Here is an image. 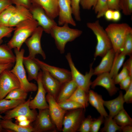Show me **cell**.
Returning <instances> with one entry per match:
<instances>
[{"label": "cell", "instance_id": "1", "mask_svg": "<svg viewBox=\"0 0 132 132\" xmlns=\"http://www.w3.org/2000/svg\"><path fill=\"white\" fill-rule=\"evenodd\" d=\"M38 26L33 18L20 23L15 26L13 35L7 45L11 49L16 48L20 51L23 43Z\"/></svg>", "mask_w": 132, "mask_h": 132}, {"label": "cell", "instance_id": "2", "mask_svg": "<svg viewBox=\"0 0 132 132\" xmlns=\"http://www.w3.org/2000/svg\"><path fill=\"white\" fill-rule=\"evenodd\" d=\"M82 33L81 30L70 28L68 24H65L61 26L57 25L55 26L52 29L50 34L55 40L57 48L61 54H63L65 52L67 43L74 41Z\"/></svg>", "mask_w": 132, "mask_h": 132}, {"label": "cell", "instance_id": "3", "mask_svg": "<svg viewBox=\"0 0 132 132\" xmlns=\"http://www.w3.org/2000/svg\"><path fill=\"white\" fill-rule=\"evenodd\" d=\"M105 30L115 53L121 52L127 35L132 33V27L126 23H112L108 25Z\"/></svg>", "mask_w": 132, "mask_h": 132}, {"label": "cell", "instance_id": "4", "mask_svg": "<svg viewBox=\"0 0 132 132\" xmlns=\"http://www.w3.org/2000/svg\"><path fill=\"white\" fill-rule=\"evenodd\" d=\"M87 27L93 32L96 37L97 43L94 57H102L109 50L112 48V44L105 29L100 25L99 20L88 22Z\"/></svg>", "mask_w": 132, "mask_h": 132}, {"label": "cell", "instance_id": "5", "mask_svg": "<svg viewBox=\"0 0 132 132\" xmlns=\"http://www.w3.org/2000/svg\"><path fill=\"white\" fill-rule=\"evenodd\" d=\"M16 57L14 66L10 70L17 77L19 81L21 87L27 92H35L37 90V86L35 83L30 82L28 80L23 63V60L25 50L23 49L20 51L14 49Z\"/></svg>", "mask_w": 132, "mask_h": 132}, {"label": "cell", "instance_id": "6", "mask_svg": "<svg viewBox=\"0 0 132 132\" xmlns=\"http://www.w3.org/2000/svg\"><path fill=\"white\" fill-rule=\"evenodd\" d=\"M66 57L71 70L72 79L77 87L88 93L92 82L91 79L94 75V69L92 67L93 63L90 65L89 71L87 72L85 75H83L75 67L70 53L67 54Z\"/></svg>", "mask_w": 132, "mask_h": 132}, {"label": "cell", "instance_id": "7", "mask_svg": "<svg viewBox=\"0 0 132 132\" xmlns=\"http://www.w3.org/2000/svg\"><path fill=\"white\" fill-rule=\"evenodd\" d=\"M85 109L80 108L67 112L64 117L62 131L63 132H77L85 118Z\"/></svg>", "mask_w": 132, "mask_h": 132}, {"label": "cell", "instance_id": "8", "mask_svg": "<svg viewBox=\"0 0 132 132\" xmlns=\"http://www.w3.org/2000/svg\"><path fill=\"white\" fill-rule=\"evenodd\" d=\"M29 9L33 18L37 22L39 26L41 27L46 33L50 34L53 28L57 25L54 19L49 17L40 6L32 3Z\"/></svg>", "mask_w": 132, "mask_h": 132}, {"label": "cell", "instance_id": "9", "mask_svg": "<svg viewBox=\"0 0 132 132\" xmlns=\"http://www.w3.org/2000/svg\"><path fill=\"white\" fill-rule=\"evenodd\" d=\"M21 87L19 80L10 71L6 69L0 74V100L4 98L12 90Z\"/></svg>", "mask_w": 132, "mask_h": 132}, {"label": "cell", "instance_id": "10", "mask_svg": "<svg viewBox=\"0 0 132 132\" xmlns=\"http://www.w3.org/2000/svg\"><path fill=\"white\" fill-rule=\"evenodd\" d=\"M43 31V28L39 26L31 37L27 38L25 42L29 50L28 56L31 58H34L36 55L40 54L44 59L46 58L45 54L41 45V39Z\"/></svg>", "mask_w": 132, "mask_h": 132}, {"label": "cell", "instance_id": "11", "mask_svg": "<svg viewBox=\"0 0 132 132\" xmlns=\"http://www.w3.org/2000/svg\"><path fill=\"white\" fill-rule=\"evenodd\" d=\"M39 110V113L33 122V132H56L57 129L51 118L48 108Z\"/></svg>", "mask_w": 132, "mask_h": 132}, {"label": "cell", "instance_id": "12", "mask_svg": "<svg viewBox=\"0 0 132 132\" xmlns=\"http://www.w3.org/2000/svg\"><path fill=\"white\" fill-rule=\"evenodd\" d=\"M31 99V97L30 96L26 101L5 113L2 119H12L17 116L23 115L27 117L31 123L33 122L38 113L36 110L32 109L30 108L29 102Z\"/></svg>", "mask_w": 132, "mask_h": 132}, {"label": "cell", "instance_id": "13", "mask_svg": "<svg viewBox=\"0 0 132 132\" xmlns=\"http://www.w3.org/2000/svg\"><path fill=\"white\" fill-rule=\"evenodd\" d=\"M46 99L48 105V109L51 118L57 130L61 131L63 119L67 111L62 108L57 102L55 99L50 95L47 94Z\"/></svg>", "mask_w": 132, "mask_h": 132}, {"label": "cell", "instance_id": "14", "mask_svg": "<svg viewBox=\"0 0 132 132\" xmlns=\"http://www.w3.org/2000/svg\"><path fill=\"white\" fill-rule=\"evenodd\" d=\"M42 71H40L36 80L37 84V92L35 96L29 102L31 109L39 110L48 108L49 106L46 99L47 93L44 88L42 80Z\"/></svg>", "mask_w": 132, "mask_h": 132}, {"label": "cell", "instance_id": "15", "mask_svg": "<svg viewBox=\"0 0 132 132\" xmlns=\"http://www.w3.org/2000/svg\"><path fill=\"white\" fill-rule=\"evenodd\" d=\"M34 59L39 65L41 69H44L47 70L62 84L72 79L70 71L50 65L35 57Z\"/></svg>", "mask_w": 132, "mask_h": 132}, {"label": "cell", "instance_id": "16", "mask_svg": "<svg viewBox=\"0 0 132 132\" xmlns=\"http://www.w3.org/2000/svg\"><path fill=\"white\" fill-rule=\"evenodd\" d=\"M58 24L60 26L69 24L76 26V24L72 16L70 0H58Z\"/></svg>", "mask_w": 132, "mask_h": 132}, {"label": "cell", "instance_id": "17", "mask_svg": "<svg viewBox=\"0 0 132 132\" xmlns=\"http://www.w3.org/2000/svg\"><path fill=\"white\" fill-rule=\"evenodd\" d=\"M97 86L105 88L111 96L115 95L119 90L115 86L114 79L110 77L109 72L104 73L97 75V78L91 82L90 86L94 89Z\"/></svg>", "mask_w": 132, "mask_h": 132}, {"label": "cell", "instance_id": "18", "mask_svg": "<svg viewBox=\"0 0 132 132\" xmlns=\"http://www.w3.org/2000/svg\"><path fill=\"white\" fill-rule=\"evenodd\" d=\"M41 69L43 86L47 94L55 99L63 84L54 78L46 70L44 69Z\"/></svg>", "mask_w": 132, "mask_h": 132}, {"label": "cell", "instance_id": "19", "mask_svg": "<svg viewBox=\"0 0 132 132\" xmlns=\"http://www.w3.org/2000/svg\"><path fill=\"white\" fill-rule=\"evenodd\" d=\"M33 18L29 9L20 5H16L14 12L10 20L8 26H15L20 23Z\"/></svg>", "mask_w": 132, "mask_h": 132}, {"label": "cell", "instance_id": "20", "mask_svg": "<svg viewBox=\"0 0 132 132\" xmlns=\"http://www.w3.org/2000/svg\"><path fill=\"white\" fill-rule=\"evenodd\" d=\"M58 0H31L32 4L42 8L50 17L54 19L58 16Z\"/></svg>", "mask_w": 132, "mask_h": 132}, {"label": "cell", "instance_id": "21", "mask_svg": "<svg viewBox=\"0 0 132 132\" xmlns=\"http://www.w3.org/2000/svg\"><path fill=\"white\" fill-rule=\"evenodd\" d=\"M115 53L112 48L109 50L102 57L99 64L94 69V75H98L109 72L111 69Z\"/></svg>", "mask_w": 132, "mask_h": 132}, {"label": "cell", "instance_id": "22", "mask_svg": "<svg viewBox=\"0 0 132 132\" xmlns=\"http://www.w3.org/2000/svg\"><path fill=\"white\" fill-rule=\"evenodd\" d=\"M123 94L120 91L118 97L110 100L104 101V106L106 107L109 111V116L113 118L121 110L124 109L125 103Z\"/></svg>", "mask_w": 132, "mask_h": 132}, {"label": "cell", "instance_id": "23", "mask_svg": "<svg viewBox=\"0 0 132 132\" xmlns=\"http://www.w3.org/2000/svg\"><path fill=\"white\" fill-rule=\"evenodd\" d=\"M77 87L72 79L63 84L55 99L57 102L58 103L69 99Z\"/></svg>", "mask_w": 132, "mask_h": 132}, {"label": "cell", "instance_id": "24", "mask_svg": "<svg viewBox=\"0 0 132 132\" xmlns=\"http://www.w3.org/2000/svg\"><path fill=\"white\" fill-rule=\"evenodd\" d=\"M88 102L95 108L100 115L104 118L109 116L104 107V101L102 96L94 91L88 92Z\"/></svg>", "mask_w": 132, "mask_h": 132}, {"label": "cell", "instance_id": "25", "mask_svg": "<svg viewBox=\"0 0 132 132\" xmlns=\"http://www.w3.org/2000/svg\"><path fill=\"white\" fill-rule=\"evenodd\" d=\"M34 58H31L29 56H24L23 58V63L27 72V78L29 81L33 80L36 81L39 72L41 69Z\"/></svg>", "mask_w": 132, "mask_h": 132}, {"label": "cell", "instance_id": "26", "mask_svg": "<svg viewBox=\"0 0 132 132\" xmlns=\"http://www.w3.org/2000/svg\"><path fill=\"white\" fill-rule=\"evenodd\" d=\"M0 125L2 131L15 132H33V128L31 125L27 127L21 126L12 121V119H1Z\"/></svg>", "mask_w": 132, "mask_h": 132}, {"label": "cell", "instance_id": "27", "mask_svg": "<svg viewBox=\"0 0 132 132\" xmlns=\"http://www.w3.org/2000/svg\"><path fill=\"white\" fill-rule=\"evenodd\" d=\"M16 57L7 44L0 45V64H14Z\"/></svg>", "mask_w": 132, "mask_h": 132}, {"label": "cell", "instance_id": "28", "mask_svg": "<svg viewBox=\"0 0 132 132\" xmlns=\"http://www.w3.org/2000/svg\"><path fill=\"white\" fill-rule=\"evenodd\" d=\"M126 55L122 52L115 53L113 64L109 74L113 79L118 74L119 71L123 65Z\"/></svg>", "mask_w": 132, "mask_h": 132}, {"label": "cell", "instance_id": "29", "mask_svg": "<svg viewBox=\"0 0 132 132\" xmlns=\"http://www.w3.org/2000/svg\"><path fill=\"white\" fill-rule=\"evenodd\" d=\"M26 101L25 100L7 99L0 100V114L4 113Z\"/></svg>", "mask_w": 132, "mask_h": 132}, {"label": "cell", "instance_id": "30", "mask_svg": "<svg viewBox=\"0 0 132 132\" xmlns=\"http://www.w3.org/2000/svg\"><path fill=\"white\" fill-rule=\"evenodd\" d=\"M113 119L116 124L121 127L132 125V119L124 109Z\"/></svg>", "mask_w": 132, "mask_h": 132}, {"label": "cell", "instance_id": "31", "mask_svg": "<svg viewBox=\"0 0 132 132\" xmlns=\"http://www.w3.org/2000/svg\"><path fill=\"white\" fill-rule=\"evenodd\" d=\"M104 126L100 130L101 132H121V127L118 125L113 118L108 117L104 118Z\"/></svg>", "mask_w": 132, "mask_h": 132}, {"label": "cell", "instance_id": "32", "mask_svg": "<svg viewBox=\"0 0 132 132\" xmlns=\"http://www.w3.org/2000/svg\"><path fill=\"white\" fill-rule=\"evenodd\" d=\"M15 9L12 4L6 8L0 14V26H8L10 20Z\"/></svg>", "mask_w": 132, "mask_h": 132}, {"label": "cell", "instance_id": "33", "mask_svg": "<svg viewBox=\"0 0 132 132\" xmlns=\"http://www.w3.org/2000/svg\"><path fill=\"white\" fill-rule=\"evenodd\" d=\"M27 92L21 87L15 88L11 91L5 99L19 100H25L27 97Z\"/></svg>", "mask_w": 132, "mask_h": 132}, {"label": "cell", "instance_id": "34", "mask_svg": "<svg viewBox=\"0 0 132 132\" xmlns=\"http://www.w3.org/2000/svg\"><path fill=\"white\" fill-rule=\"evenodd\" d=\"M109 9L107 0H97L93 10L97 14V18H99L103 17L105 12Z\"/></svg>", "mask_w": 132, "mask_h": 132}, {"label": "cell", "instance_id": "35", "mask_svg": "<svg viewBox=\"0 0 132 132\" xmlns=\"http://www.w3.org/2000/svg\"><path fill=\"white\" fill-rule=\"evenodd\" d=\"M58 103L62 108L66 111L80 108H84L81 105L72 100H67Z\"/></svg>", "mask_w": 132, "mask_h": 132}, {"label": "cell", "instance_id": "36", "mask_svg": "<svg viewBox=\"0 0 132 132\" xmlns=\"http://www.w3.org/2000/svg\"><path fill=\"white\" fill-rule=\"evenodd\" d=\"M121 52L126 55H131L132 53V33H129L127 35Z\"/></svg>", "mask_w": 132, "mask_h": 132}, {"label": "cell", "instance_id": "37", "mask_svg": "<svg viewBox=\"0 0 132 132\" xmlns=\"http://www.w3.org/2000/svg\"><path fill=\"white\" fill-rule=\"evenodd\" d=\"M120 10L126 15H131L132 13V0H120Z\"/></svg>", "mask_w": 132, "mask_h": 132}, {"label": "cell", "instance_id": "38", "mask_svg": "<svg viewBox=\"0 0 132 132\" xmlns=\"http://www.w3.org/2000/svg\"><path fill=\"white\" fill-rule=\"evenodd\" d=\"M81 0H70L72 10V14L76 20L81 21L80 4Z\"/></svg>", "mask_w": 132, "mask_h": 132}, {"label": "cell", "instance_id": "39", "mask_svg": "<svg viewBox=\"0 0 132 132\" xmlns=\"http://www.w3.org/2000/svg\"><path fill=\"white\" fill-rule=\"evenodd\" d=\"M91 116H88L85 118L82 122L77 132H90L91 126L93 120Z\"/></svg>", "mask_w": 132, "mask_h": 132}, {"label": "cell", "instance_id": "40", "mask_svg": "<svg viewBox=\"0 0 132 132\" xmlns=\"http://www.w3.org/2000/svg\"><path fill=\"white\" fill-rule=\"evenodd\" d=\"M88 93L77 87L71 97L67 100H72L76 99H84L88 100Z\"/></svg>", "mask_w": 132, "mask_h": 132}, {"label": "cell", "instance_id": "41", "mask_svg": "<svg viewBox=\"0 0 132 132\" xmlns=\"http://www.w3.org/2000/svg\"><path fill=\"white\" fill-rule=\"evenodd\" d=\"M104 117L100 116L97 118L93 119L91 124L90 132H98L101 125L104 122Z\"/></svg>", "mask_w": 132, "mask_h": 132}, {"label": "cell", "instance_id": "42", "mask_svg": "<svg viewBox=\"0 0 132 132\" xmlns=\"http://www.w3.org/2000/svg\"><path fill=\"white\" fill-rule=\"evenodd\" d=\"M14 30L13 27L0 26V45L3 42V38L5 37H10Z\"/></svg>", "mask_w": 132, "mask_h": 132}, {"label": "cell", "instance_id": "43", "mask_svg": "<svg viewBox=\"0 0 132 132\" xmlns=\"http://www.w3.org/2000/svg\"><path fill=\"white\" fill-rule=\"evenodd\" d=\"M129 76L128 71L124 64L122 69L119 74H118L113 79L115 84H119L122 80Z\"/></svg>", "mask_w": 132, "mask_h": 132}, {"label": "cell", "instance_id": "44", "mask_svg": "<svg viewBox=\"0 0 132 132\" xmlns=\"http://www.w3.org/2000/svg\"><path fill=\"white\" fill-rule=\"evenodd\" d=\"M97 0H81L80 4L82 8L85 10H89L92 8L93 9Z\"/></svg>", "mask_w": 132, "mask_h": 132}, {"label": "cell", "instance_id": "45", "mask_svg": "<svg viewBox=\"0 0 132 132\" xmlns=\"http://www.w3.org/2000/svg\"><path fill=\"white\" fill-rule=\"evenodd\" d=\"M132 83V77L129 76L122 80L119 83L121 89L126 91Z\"/></svg>", "mask_w": 132, "mask_h": 132}, {"label": "cell", "instance_id": "46", "mask_svg": "<svg viewBox=\"0 0 132 132\" xmlns=\"http://www.w3.org/2000/svg\"><path fill=\"white\" fill-rule=\"evenodd\" d=\"M126 91L125 93L123 96L125 102L127 104L131 103L132 102V83Z\"/></svg>", "mask_w": 132, "mask_h": 132}, {"label": "cell", "instance_id": "47", "mask_svg": "<svg viewBox=\"0 0 132 132\" xmlns=\"http://www.w3.org/2000/svg\"><path fill=\"white\" fill-rule=\"evenodd\" d=\"M12 4L24 6L29 9L32 3L31 0H10Z\"/></svg>", "mask_w": 132, "mask_h": 132}, {"label": "cell", "instance_id": "48", "mask_svg": "<svg viewBox=\"0 0 132 132\" xmlns=\"http://www.w3.org/2000/svg\"><path fill=\"white\" fill-rule=\"evenodd\" d=\"M120 0H107L109 9L120 10Z\"/></svg>", "mask_w": 132, "mask_h": 132}, {"label": "cell", "instance_id": "49", "mask_svg": "<svg viewBox=\"0 0 132 132\" xmlns=\"http://www.w3.org/2000/svg\"><path fill=\"white\" fill-rule=\"evenodd\" d=\"M12 4L10 0H0V14L9 6Z\"/></svg>", "mask_w": 132, "mask_h": 132}, {"label": "cell", "instance_id": "50", "mask_svg": "<svg viewBox=\"0 0 132 132\" xmlns=\"http://www.w3.org/2000/svg\"><path fill=\"white\" fill-rule=\"evenodd\" d=\"M124 64L127 68L130 76L132 77V57L130 56L129 58L126 62Z\"/></svg>", "mask_w": 132, "mask_h": 132}, {"label": "cell", "instance_id": "51", "mask_svg": "<svg viewBox=\"0 0 132 132\" xmlns=\"http://www.w3.org/2000/svg\"><path fill=\"white\" fill-rule=\"evenodd\" d=\"M120 11L118 10H113L112 21L116 22L120 20L121 17V15Z\"/></svg>", "mask_w": 132, "mask_h": 132}, {"label": "cell", "instance_id": "52", "mask_svg": "<svg viewBox=\"0 0 132 132\" xmlns=\"http://www.w3.org/2000/svg\"><path fill=\"white\" fill-rule=\"evenodd\" d=\"M113 10L109 9L105 13L104 16L105 19L108 21L112 20Z\"/></svg>", "mask_w": 132, "mask_h": 132}, {"label": "cell", "instance_id": "53", "mask_svg": "<svg viewBox=\"0 0 132 132\" xmlns=\"http://www.w3.org/2000/svg\"><path fill=\"white\" fill-rule=\"evenodd\" d=\"M14 64L10 63L6 64H0V74L4 70L6 69L11 70L14 66Z\"/></svg>", "mask_w": 132, "mask_h": 132}, {"label": "cell", "instance_id": "54", "mask_svg": "<svg viewBox=\"0 0 132 132\" xmlns=\"http://www.w3.org/2000/svg\"><path fill=\"white\" fill-rule=\"evenodd\" d=\"M17 124L21 126L27 127L30 125L31 122L29 120H27L19 122Z\"/></svg>", "mask_w": 132, "mask_h": 132}, {"label": "cell", "instance_id": "55", "mask_svg": "<svg viewBox=\"0 0 132 132\" xmlns=\"http://www.w3.org/2000/svg\"><path fill=\"white\" fill-rule=\"evenodd\" d=\"M121 127V132H132V125H127Z\"/></svg>", "mask_w": 132, "mask_h": 132}, {"label": "cell", "instance_id": "56", "mask_svg": "<svg viewBox=\"0 0 132 132\" xmlns=\"http://www.w3.org/2000/svg\"><path fill=\"white\" fill-rule=\"evenodd\" d=\"M14 118L16 119V121L17 123L24 120H28L27 117L23 115L18 116L15 117Z\"/></svg>", "mask_w": 132, "mask_h": 132}, {"label": "cell", "instance_id": "57", "mask_svg": "<svg viewBox=\"0 0 132 132\" xmlns=\"http://www.w3.org/2000/svg\"><path fill=\"white\" fill-rule=\"evenodd\" d=\"M2 116L0 114V121L1 119L2 118ZM2 131V130L1 128V126H0V132H1Z\"/></svg>", "mask_w": 132, "mask_h": 132}]
</instances>
